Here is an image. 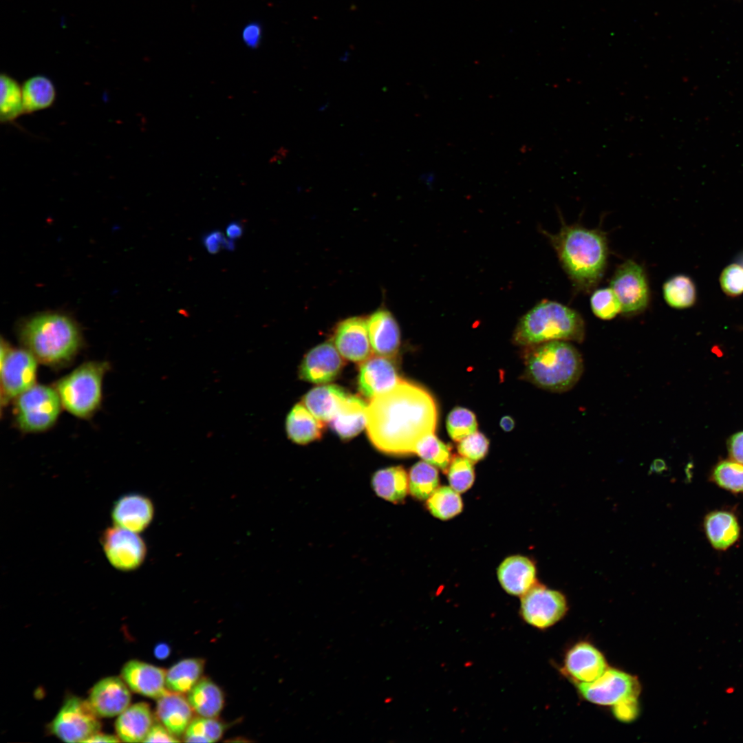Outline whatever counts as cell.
Returning a JSON list of instances; mask_svg holds the SVG:
<instances>
[{
	"label": "cell",
	"instance_id": "cell-1",
	"mask_svg": "<svg viewBox=\"0 0 743 743\" xmlns=\"http://www.w3.org/2000/svg\"><path fill=\"white\" fill-rule=\"evenodd\" d=\"M436 404L422 387L401 380L372 399L366 409V429L372 444L393 455L415 453L424 436L435 433Z\"/></svg>",
	"mask_w": 743,
	"mask_h": 743
},
{
	"label": "cell",
	"instance_id": "cell-2",
	"mask_svg": "<svg viewBox=\"0 0 743 743\" xmlns=\"http://www.w3.org/2000/svg\"><path fill=\"white\" fill-rule=\"evenodd\" d=\"M562 268L579 291L590 292L598 285L606 268L608 246L605 233L562 222L553 235L544 232Z\"/></svg>",
	"mask_w": 743,
	"mask_h": 743
},
{
	"label": "cell",
	"instance_id": "cell-3",
	"mask_svg": "<svg viewBox=\"0 0 743 743\" xmlns=\"http://www.w3.org/2000/svg\"><path fill=\"white\" fill-rule=\"evenodd\" d=\"M19 334L22 344L36 359L45 365L69 362L81 345L76 322L66 314L44 312L25 320Z\"/></svg>",
	"mask_w": 743,
	"mask_h": 743
},
{
	"label": "cell",
	"instance_id": "cell-4",
	"mask_svg": "<svg viewBox=\"0 0 743 743\" xmlns=\"http://www.w3.org/2000/svg\"><path fill=\"white\" fill-rule=\"evenodd\" d=\"M528 347L525 374L535 385L563 393L579 380L583 372V358L569 341L555 340Z\"/></svg>",
	"mask_w": 743,
	"mask_h": 743
},
{
	"label": "cell",
	"instance_id": "cell-5",
	"mask_svg": "<svg viewBox=\"0 0 743 743\" xmlns=\"http://www.w3.org/2000/svg\"><path fill=\"white\" fill-rule=\"evenodd\" d=\"M585 335V323L578 312L560 303L544 299L519 320L513 341L527 347L555 340L581 343Z\"/></svg>",
	"mask_w": 743,
	"mask_h": 743
},
{
	"label": "cell",
	"instance_id": "cell-6",
	"mask_svg": "<svg viewBox=\"0 0 743 743\" xmlns=\"http://www.w3.org/2000/svg\"><path fill=\"white\" fill-rule=\"evenodd\" d=\"M107 369L105 362H87L60 379L55 389L63 407L78 418L93 414L101 402L103 379Z\"/></svg>",
	"mask_w": 743,
	"mask_h": 743
},
{
	"label": "cell",
	"instance_id": "cell-7",
	"mask_svg": "<svg viewBox=\"0 0 743 743\" xmlns=\"http://www.w3.org/2000/svg\"><path fill=\"white\" fill-rule=\"evenodd\" d=\"M16 398V422L25 432L49 429L57 420L63 406L56 389L43 385H34Z\"/></svg>",
	"mask_w": 743,
	"mask_h": 743
},
{
	"label": "cell",
	"instance_id": "cell-8",
	"mask_svg": "<svg viewBox=\"0 0 743 743\" xmlns=\"http://www.w3.org/2000/svg\"><path fill=\"white\" fill-rule=\"evenodd\" d=\"M98 716L87 700L71 697L65 700L50 725L51 732L65 742H85L100 731Z\"/></svg>",
	"mask_w": 743,
	"mask_h": 743
},
{
	"label": "cell",
	"instance_id": "cell-9",
	"mask_svg": "<svg viewBox=\"0 0 743 743\" xmlns=\"http://www.w3.org/2000/svg\"><path fill=\"white\" fill-rule=\"evenodd\" d=\"M1 402L16 398L35 385L37 360L26 349H10L1 342Z\"/></svg>",
	"mask_w": 743,
	"mask_h": 743
},
{
	"label": "cell",
	"instance_id": "cell-10",
	"mask_svg": "<svg viewBox=\"0 0 743 743\" xmlns=\"http://www.w3.org/2000/svg\"><path fill=\"white\" fill-rule=\"evenodd\" d=\"M621 305L625 316L643 312L649 302V288L645 271L642 266L628 259L618 266L611 281L610 287Z\"/></svg>",
	"mask_w": 743,
	"mask_h": 743
},
{
	"label": "cell",
	"instance_id": "cell-11",
	"mask_svg": "<svg viewBox=\"0 0 743 743\" xmlns=\"http://www.w3.org/2000/svg\"><path fill=\"white\" fill-rule=\"evenodd\" d=\"M100 542L106 559L119 571H133L144 561L146 545L137 532L114 525L103 531Z\"/></svg>",
	"mask_w": 743,
	"mask_h": 743
},
{
	"label": "cell",
	"instance_id": "cell-12",
	"mask_svg": "<svg viewBox=\"0 0 743 743\" xmlns=\"http://www.w3.org/2000/svg\"><path fill=\"white\" fill-rule=\"evenodd\" d=\"M567 611L566 599L559 591L535 585L521 596L520 614L523 620L539 629L558 622Z\"/></svg>",
	"mask_w": 743,
	"mask_h": 743
},
{
	"label": "cell",
	"instance_id": "cell-13",
	"mask_svg": "<svg viewBox=\"0 0 743 743\" xmlns=\"http://www.w3.org/2000/svg\"><path fill=\"white\" fill-rule=\"evenodd\" d=\"M578 689L590 702L615 705L631 698H637L639 687L636 678L615 669H607L596 680L580 682Z\"/></svg>",
	"mask_w": 743,
	"mask_h": 743
},
{
	"label": "cell",
	"instance_id": "cell-14",
	"mask_svg": "<svg viewBox=\"0 0 743 743\" xmlns=\"http://www.w3.org/2000/svg\"><path fill=\"white\" fill-rule=\"evenodd\" d=\"M130 689L122 678L109 676L96 683L87 700L98 717L111 718L130 705Z\"/></svg>",
	"mask_w": 743,
	"mask_h": 743
},
{
	"label": "cell",
	"instance_id": "cell-15",
	"mask_svg": "<svg viewBox=\"0 0 743 743\" xmlns=\"http://www.w3.org/2000/svg\"><path fill=\"white\" fill-rule=\"evenodd\" d=\"M334 343L341 355L361 363L373 354L367 322L359 316L346 319L337 325Z\"/></svg>",
	"mask_w": 743,
	"mask_h": 743
},
{
	"label": "cell",
	"instance_id": "cell-16",
	"mask_svg": "<svg viewBox=\"0 0 743 743\" xmlns=\"http://www.w3.org/2000/svg\"><path fill=\"white\" fill-rule=\"evenodd\" d=\"M400 380L391 358L372 354L360 364L358 389L369 399L390 390Z\"/></svg>",
	"mask_w": 743,
	"mask_h": 743
},
{
	"label": "cell",
	"instance_id": "cell-17",
	"mask_svg": "<svg viewBox=\"0 0 743 743\" xmlns=\"http://www.w3.org/2000/svg\"><path fill=\"white\" fill-rule=\"evenodd\" d=\"M153 514L151 501L136 493L122 495L114 502L111 509L114 525L137 533L149 526Z\"/></svg>",
	"mask_w": 743,
	"mask_h": 743
},
{
	"label": "cell",
	"instance_id": "cell-18",
	"mask_svg": "<svg viewBox=\"0 0 743 743\" xmlns=\"http://www.w3.org/2000/svg\"><path fill=\"white\" fill-rule=\"evenodd\" d=\"M344 360L336 347L326 342L312 349L304 357L299 369L300 377L320 384L332 380L340 373Z\"/></svg>",
	"mask_w": 743,
	"mask_h": 743
},
{
	"label": "cell",
	"instance_id": "cell-19",
	"mask_svg": "<svg viewBox=\"0 0 743 743\" xmlns=\"http://www.w3.org/2000/svg\"><path fill=\"white\" fill-rule=\"evenodd\" d=\"M166 672L153 665L131 660L122 667L121 678L133 692L158 699L169 691L166 686Z\"/></svg>",
	"mask_w": 743,
	"mask_h": 743
},
{
	"label": "cell",
	"instance_id": "cell-20",
	"mask_svg": "<svg viewBox=\"0 0 743 743\" xmlns=\"http://www.w3.org/2000/svg\"><path fill=\"white\" fill-rule=\"evenodd\" d=\"M368 334L374 354L392 358L400 345L398 325L392 314L386 309H378L369 316Z\"/></svg>",
	"mask_w": 743,
	"mask_h": 743
},
{
	"label": "cell",
	"instance_id": "cell-21",
	"mask_svg": "<svg viewBox=\"0 0 743 743\" xmlns=\"http://www.w3.org/2000/svg\"><path fill=\"white\" fill-rule=\"evenodd\" d=\"M566 672L579 682H591L599 678L607 669L603 654L588 643H579L567 653Z\"/></svg>",
	"mask_w": 743,
	"mask_h": 743
},
{
	"label": "cell",
	"instance_id": "cell-22",
	"mask_svg": "<svg viewBox=\"0 0 743 743\" xmlns=\"http://www.w3.org/2000/svg\"><path fill=\"white\" fill-rule=\"evenodd\" d=\"M193 711L182 693L169 691L157 699L156 718L177 737L184 735L194 718Z\"/></svg>",
	"mask_w": 743,
	"mask_h": 743
},
{
	"label": "cell",
	"instance_id": "cell-23",
	"mask_svg": "<svg viewBox=\"0 0 743 743\" xmlns=\"http://www.w3.org/2000/svg\"><path fill=\"white\" fill-rule=\"evenodd\" d=\"M497 577L507 593L522 596L535 585V566L525 557H509L499 566Z\"/></svg>",
	"mask_w": 743,
	"mask_h": 743
},
{
	"label": "cell",
	"instance_id": "cell-24",
	"mask_svg": "<svg viewBox=\"0 0 743 743\" xmlns=\"http://www.w3.org/2000/svg\"><path fill=\"white\" fill-rule=\"evenodd\" d=\"M154 723L149 705L141 702L129 705L118 715L115 729L120 741L140 742H144Z\"/></svg>",
	"mask_w": 743,
	"mask_h": 743
},
{
	"label": "cell",
	"instance_id": "cell-25",
	"mask_svg": "<svg viewBox=\"0 0 743 743\" xmlns=\"http://www.w3.org/2000/svg\"><path fill=\"white\" fill-rule=\"evenodd\" d=\"M704 528L711 545L724 550L733 545L740 537V528L736 516L727 510H715L704 518Z\"/></svg>",
	"mask_w": 743,
	"mask_h": 743
},
{
	"label": "cell",
	"instance_id": "cell-26",
	"mask_svg": "<svg viewBox=\"0 0 743 743\" xmlns=\"http://www.w3.org/2000/svg\"><path fill=\"white\" fill-rule=\"evenodd\" d=\"M367 407L360 398L348 396L328 422L330 427L342 439L356 436L366 427Z\"/></svg>",
	"mask_w": 743,
	"mask_h": 743
},
{
	"label": "cell",
	"instance_id": "cell-27",
	"mask_svg": "<svg viewBox=\"0 0 743 743\" xmlns=\"http://www.w3.org/2000/svg\"><path fill=\"white\" fill-rule=\"evenodd\" d=\"M347 396L340 387L327 385L311 389L304 396L303 402L318 420L325 422L334 416Z\"/></svg>",
	"mask_w": 743,
	"mask_h": 743
},
{
	"label": "cell",
	"instance_id": "cell-28",
	"mask_svg": "<svg viewBox=\"0 0 743 743\" xmlns=\"http://www.w3.org/2000/svg\"><path fill=\"white\" fill-rule=\"evenodd\" d=\"M186 698L198 716L217 718L224 705V694L211 680L202 678L187 693Z\"/></svg>",
	"mask_w": 743,
	"mask_h": 743
},
{
	"label": "cell",
	"instance_id": "cell-29",
	"mask_svg": "<svg viewBox=\"0 0 743 743\" xmlns=\"http://www.w3.org/2000/svg\"><path fill=\"white\" fill-rule=\"evenodd\" d=\"M323 423L303 403H299L287 416V434L289 438L297 444H308L321 438L323 429Z\"/></svg>",
	"mask_w": 743,
	"mask_h": 743
},
{
	"label": "cell",
	"instance_id": "cell-30",
	"mask_svg": "<svg viewBox=\"0 0 743 743\" xmlns=\"http://www.w3.org/2000/svg\"><path fill=\"white\" fill-rule=\"evenodd\" d=\"M25 114H31L51 107L56 99V89L50 78L35 75L21 84Z\"/></svg>",
	"mask_w": 743,
	"mask_h": 743
},
{
	"label": "cell",
	"instance_id": "cell-31",
	"mask_svg": "<svg viewBox=\"0 0 743 743\" xmlns=\"http://www.w3.org/2000/svg\"><path fill=\"white\" fill-rule=\"evenodd\" d=\"M372 486L380 497L394 503L403 501L409 489V480L402 466H392L376 471Z\"/></svg>",
	"mask_w": 743,
	"mask_h": 743
},
{
	"label": "cell",
	"instance_id": "cell-32",
	"mask_svg": "<svg viewBox=\"0 0 743 743\" xmlns=\"http://www.w3.org/2000/svg\"><path fill=\"white\" fill-rule=\"evenodd\" d=\"M205 660L199 658L181 660L166 672V686L169 691L188 693L202 678Z\"/></svg>",
	"mask_w": 743,
	"mask_h": 743
},
{
	"label": "cell",
	"instance_id": "cell-33",
	"mask_svg": "<svg viewBox=\"0 0 743 743\" xmlns=\"http://www.w3.org/2000/svg\"><path fill=\"white\" fill-rule=\"evenodd\" d=\"M0 120L3 124H12L25 114L21 85L7 74L0 78Z\"/></svg>",
	"mask_w": 743,
	"mask_h": 743
},
{
	"label": "cell",
	"instance_id": "cell-34",
	"mask_svg": "<svg viewBox=\"0 0 743 743\" xmlns=\"http://www.w3.org/2000/svg\"><path fill=\"white\" fill-rule=\"evenodd\" d=\"M663 294L666 303L675 309L691 308L697 300L696 285L685 274H677L667 280L663 287Z\"/></svg>",
	"mask_w": 743,
	"mask_h": 743
},
{
	"label": "cell",
	"instance_id": "cell-35",
	"mask_svg": "<svg viewBox=\"0 0 743 743\" xmlns=\"http://www.w3.org/2000/svg\"><path fill=\"white\" fill-rule=\"evenodd\" d=\"M408 480L410 493L420 500L428 499L439 484L438 470L425 461L418 462L411 467Z\"/></svg>",
	"mask_w": 743,
	"mask_h": 743
},
{
	"label": "cell",
	"instance_id": "cell-36",
	"mask_svg": "<svg viewBox=\"0 0 743 743\" xmlns=\"http://www.w3.org/2000/svg\"><path fill=\"white\" fill-rule=\"evenodd\" d=\"M427 506L434 517L446 520L462 511V502L457 491L449 486H442L430 496Z\"/></svg>",
	"mask_w": 743,
	"mask_h": 743
},
{
	"label": "cell",
	"instance_id": "cell-37",
	"mask_svg": "<svg viewBox=\"0 0 743 743\" xmlns=\"http://www.w3.org/2000/svg\"><path fill=\"white\" fill-rule=\"evenodd\" d=\"M415 453L424 461L440 468L443 471L447 470L451 462V448L444 443L434 433L424 436L417 443Z\"/></svg>",
	"mask_w": 743,
	"mask_h": 743
},
{
	"label": "cell",
	"instance_id": "cell-38",
	"mask_svg": "<svg viewBox=\"0 0 743 743\" xmlns=\"http://www.w3.org/2000/svg\"><path fill=\"white\" fill-rule=\"evenodd\" d=\"M224 731L225 725L217 718L198 716L192 720L182 737L186 742L211 743L219 740Z\"/></svg>",
	"mask_w": 743,
	"mask_h": 743
},
{
	"label": "cell",
	"instance_id": "cell-39",
	"mask_svg": "<svg viewBox=\"0 0 743 743\" xmlns=\"http://www.w3.org/2000/svg\"><path fill=\"white\" fill-rule=\"evenodd\" d=\"M712 480L720 488L738 493L743 492V464L733 460L718 463L711 473Z\"/></svg>",
	"mask_w": 743,
	"mask_h": 743
},
{
	"label": "cell",
	"instance_id": "cell-40",
	"mask_svg": "<svg viewBox=\"0 0 743 743\" xmlns=\"http://www.w3.org/2000/svg\"><path fill=\"white\" fill-rule=\"evenodd\" d=\"M446 426L451 438L455 442H460L477 431V422L471 411L457 407L449 413Z\"/></svg>",
	"mask_w": 743,
	"mask_h": 743
},
{
	"label": "cell",
	"instance_id": "cell-41",
	"mask_svg": "<svg viewBox=\"0 0 743 743\" xmlns=\"http://www.w3.org/2000/svg\"><path fill=\"white\" fill-rule=\"evenodd\" d=\"M451 462L448 470L451 487L457 493L465 492L471 488L474 482L473 462L463 456H456Z\"/></svg>",
	"mask_w": 743,
	"mask_h": 743
},
{
	"label": "cell",
	"instance_id": "cell-42",
	"mask_svg": "<svg viewBox=\"0 0 743 743\" xmlns=\"http://www.w3.org/2000/svg\"><path fill=\"white\" fill-rule=\"evenodd\" d=\"M590 305L595 316L603 320H610L621 312V305L611 288L594 291L590 299Z\"/></svg>",
	"mask_w": 743,
	"mask_h": 743
},
{
	"label": "cell",
	"instance_id": "cell-43",
	"mask_svg": "<svg viewBox=\"0 0 743 743\" xmlns=\"http://www.w3.org/2000/svg\"><path fill=\"white\" fill-rule=\"evenodd\" d=\"M489 441L482 433L476 431L459 442L458 453L472 462L483 459L488 453Z\"/></svg>",
	"mask_w": 743,
	"mask_h": 743
},
{
	"label": "cell",
	"instance_id": "cell-44",
	"mask_svg": "<svg viewBox=\"0 0 743 743\" xmlns=\"http://www.w3.org/2000/svg\"><path fill=\"white\" fill-rule=\"evenodd\" d=\"M722 290L730 297L743 294V266L733 263L726 266L720 276Z\"/></svg>",
	"mask_w": 743,
	"mask_h": 743
},
{
	"label": "cell",
	"instance_id": "cell-45",
	"mask_svg": "<svg viewBox=\"0 0 743 743\" xmlns=\"http://www.w3.org/2000/svg\"><path fill=\"white\" fill-rule=\"evenodd\" d=\"M180 740L172 734L162 723L155 722L147 734L144 742H179Z\"/></svg>",
	"mask_w": 743,
	"mask_h": 743
},
{
	"label": "cell",
	"instance_id": "cell-46",
	"mask_svg": "<svg viewBox=\"0 0 743 743\" xmlns=\"http://www.w3.org/2000/svg\"><path fill=\"white\" fill-rule=\"evenodd\" d=\"M637 698L623 700L614 705V714L623 721L632 720L637 713Z\"/></svg>",
	"mask_w": 743,
	"mask_h": 743
},
{
	"label": "cell",
	"instance_id": "cell-47",
	"mask_svg": "<svg viewBox=\"0 0 743 743\" xmlns=\"http://www.w3.org/2000/svg\"><path fill=\"white\" fill-rule=\"evenodd\" d=\"M728 450L733 460L743 464V431L730 438L728 441Z\"/></svg>",
	"mask_w": 743,
	"mask_h": 743
},
{
	"label": "cell",
	"instance_id": "cell-48",
	"mask_svg": "<svg viewBox=\"0 0 743 743\" xmlns=\"http://www.w3.org/2000/svg\"><path fill=\"white\" fill-rule=\"evenodd\" d=\"M261 36V27L257 23H249L243 30L242 39L248 47H256L258 46Z\"/></svg>",
	"mask_w": 743,
	"mask_h": 743
},
{
	"label": "cell",
	"instance_id": "cell-49",
	"mask_svg": "<svg viewBox=\"0 0 743 743\" xmlns=\"http://www.w3.org/2000/svg\"><path fill=\"white\" fill-rule=\"evenodd\" d=\"M225 238L218 230L212 231L204 237L203 243L207 250L212 254L217 253L223 247Z\"/></svg>",
	"mask_w": 743,
	"mask_h": 743
},
{
	"label": "cell",
	"instance_id": "cell-50",
	"mask_svg": "<svg viewBox=\"0 0 743 743\" xmlns=\"http://www.w3.org/2000/svg\"><path fill=\"white\" fill-rule=\"evenodd\" d=\"M120 742V738L118 737V735H109V734H104V733H101L100 732H98V733L94 734L93 735H91L90 737H89L85 741V742H98V743H100V742Z\"/></svg>",
	"mask_w": 743,
	"mask_h": 743
},
{
	"label": "cell",
	"instance_id": "cell-51",
	"mask_svg": "<svg viewBox=\"0 0 743 743\" xmlns=\"http://www.w3.org/2000/svg\"><path fill=\"white\" fill-rule=\"evenodd\" d=\"M226 235L230 239H234L240 237L242 235L243 227L241 224L237 222H233L229 224L226 228Z\"/></svg>",
	"mask_w": 743,
	"mask_h": 743
},
{
	"label": "cell",
	"instance_id": "cell-52",
	"mask_svg": "<svg viewBox=\"0 0 743 743\" xmlns=\"http://www.w3.org/2000/svg\"><path fill=\"white\" fill-rule=\"evenodd\" d=\"M171 654L170 646L165 643H160L154 647V656L160 660L167 658Z\"/></svg>",
	"mask_w": 743,
	"mask_h": 743
},
{
	"label": "cell",
	"instance_id": "cell-53",
	"mask_svg": "<svg viewBox=\"0 0 743 743\" xmlns=\"http://www.w3.org/2000/svg\"><path fill=\"white\" fill-rule=\"evenodd\" d=\"M500 427L505 431H510L515 427V421L508 416H504L501 418Z\"/></svg>",
	"mask_w": 743,
	"mask_h": 743
},
{
	"label": "cell",
	"instance_id": "cell-54",
	"mask_svg": "<svg viewBox=\"0 0 743 743\" xmlns=\"http://www.w3.org/2000/svg\"><path fill=\"white\" fill-rule=\"evenodd\" d=\"M738 262H739V263H740V264H741L742 266H743V253H742V254H741V255H740L739 256V259H738Z\"/></svg>",
	"mask_w": 743,
	"mask_h": 743
}]
</instances>
